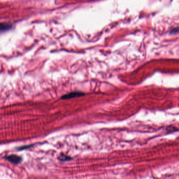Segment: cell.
Here are the masks:
<instances>
[{
    "label": "cell",
    "mask_w": 179,
    "mask_h": 179,
    "mask_svg": "<svg viewBox=\"0 0 179 179\" xmlns=\"http://www.w3.org/2000/svg\"><path fill=\"white\" fill-rule=\"evenodd\" d=\"M6 160L14 164H17L20 163L23 161L22 157L16 155H11L6 156L5 157Z\"/></svg>",
    "instance_id": "obj_1"
},
{
    "label": "cell",
    "mask_w": 179,
    "mask_h": 179,
    "mask_svg": "<svg viewBox=\"0 0 179 179\" xmlns=\"http://www.w3.org/2000/svg\"><path fill=\"white\" fill-rule=\"evenodd\" d=\"M84 95H85V94L84 93H82L81 92H73L72 93H70L63 95L61 97V99L63 100L72 99V98H75V97H82Z\"/></svg>",
    "instance_id": "obj_2"
},
{
    "label": "cell",
    "mask_w": 179,
    "mask_h": 179,
    "mask_svg": "<svg viewBox=\"0 0 179 179\" xmlns=\"http://www.w3.org/2000/svg\"><path fill=\"white\" fill-rule=\"evenodd\" d=\"M13 24L11 22L0 23V33L7 32L11 30Z\"/></svg>",
    "instance_id": "obj_3"
},
{
    "label": "cell",
    "mask_w": 179,
    "mask_h": 179,
    "mask_svg": "<svg viewBox=\"0 0 179 179\" xmlns=\"http://www.w3.org/2000/svg\"><path fill=\"white\" fill-rule=\"evenodd\" d=\"M58 160H59L61 161H70L72 160V158L70 157L69 156L61 153L59 155L58 157Z\"/></svg>",
    "instance_id": "obj_4"
},
{
    "label": "cell",
    "mask_w": 179,
    "mask_h": 179,
    "mask_svg": "<svg viewBox=\"0 0 179 179\" xmlns=\"http://www.w3.org/2000/svg\"><path fill=\"white\" fill-rule=\"evenodd\" d=\"M171 34H177L179 33V27L178 28H174L173 30H172L170 32Z\"/></svg>",
    "instance_id": "obj_5"
},
{
    "label": "cell",
    "mask_w": 179,
    "mask_h": 179,
    "mask_svg": "<svg viewBox=\"0 0 179 179\" xmlns=\"http://www.w3.org/2000/svg\"><path fill=\"white\" fill-rule=\"evenodd\" d=\"M32 146H24L22 147H19V150H24V149H28L30 148V147H31Z\"/></svg>",
    "instance_id": "obj_6"
}]
</instances>
